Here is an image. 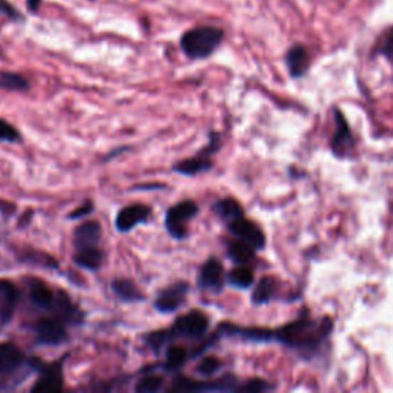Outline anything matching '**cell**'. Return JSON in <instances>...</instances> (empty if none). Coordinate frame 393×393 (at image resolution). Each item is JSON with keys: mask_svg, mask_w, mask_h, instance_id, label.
<instances>
[{"mask_svg": "<svg viewBox=\"0 0 393 393\" xmlns=\"http://www.w3.org/2000/svg\"><path fill=\"white\" fill-rule=\"evenodd\" d=\"M0 14L6 16L8 18H13V21H22L21 13L8 0H0Z\"/></svg>", "mask_w": 393, "mask_h": 393, "instance_id": "obj_34", "label": "cell"}, {"mask_svg": "<svg viewBox=\"0 0 393 393\" xmlns=\"http://www.w3.org/2000/svg\"><path fill=\"white\" fill-rule=\"evenodd\" d=\"M214 212L223 220V222H226L227 225L234 222V220L243 217L244 212H243V208L242 205L238 203L237 200L234 198H222L218 200L217 203L214 205Z\"/></svg>", "mask_w": 393, "mask_h": 393, "instance_id": "obj_22", "label": "cell"}, {"mask_svg": "<svg viewBox=\"0 0 393 393\" xmlns=\"http://www.w3.org/2000/svg\"><path fill=\"white\" fill-rule=\"evenodd\" d=\"M286 63L294 77H301L309 68V54L306 48L301 45L291 48L289 53L286 54Z\"/></svg>", "mask_w": 393, "mask_h": 393, "instance_id": "obj_19", "label": "cell"}, {"mask_svg": "<svg viewBox=\"0 0 393 393\" xmlns=\"http://www.w3.org/2000/svg\"><path fill=\"white\" fill-rule=\"evenodd\" d=\"M0 88L6 91L23 92L31 88V83L22 74L2 71L0 72Z\"/></svg>", "mask_w": 393, "mask_h": 393, "instance_id": "obj_24", "label": "cell"}, {"mask_svg": "<svg viewBox=\"0 0 393 393\" xmlns=\"http://www.w3.org/2000/svg\"><path fill=\"white\" fill-rule=\"evenodd\" d=\"M18 301V289L14 283L0 278V323L6 324L13 318Z\"/></svg>", "mask_w": 393, "mask_h": 393, "instance_id": "obj_13", "label": "cell"}, {"mask_svg": "<svg viewBox=\"0 0 393 393\" xmlns=\"http://www.w3.org/2000/svg\"><path fill=\"white\" fill-rule=\"evenodd\" d=\"M335 120H337V131H335V136L332 139L330 146H332V151L335 156L343 157V156H346L349 149L352 148L353 137H352V132H350V128H349L346 119H344V116L338 109H335Z\"/></svg>", "mask_w": 393, "mask_h": 393, "instance_id": "obj_14", "label": "cell"}, {"mask_svg": "<svg viewBox=\"0 0 393 393\" xmlns=\"http://www.w3.org/2000/svg\"><path fill=\"white\" fill-rule=\"evenodd\" d=\"M102 239V225L95 220H88L75 227L74 231V247L77 249L94 247L100 243Z\"/></svg>", "mask_w": 393, "mask_h": 393, "instance_id": "obj_12", "label": "cell"}, {"mask_svg": "<svg viewBox=\"0 0 393 393\" xmlns=\"http://www.w3.org/2000/svg\"><path fill=\"white\" fill-rule=\"evenodd\" d=\"M272 386L269 382H266L264 379H249L244 384H238L237 392H251V393H260V392H267L271 390Z\"/></svg>", "mask_w": 393, "mask_h": 393, "instance_id": "obj_32", "label": "cell"}, {"mask_svg": "<svg viewBox=\"0 0 393 393\" xmlns=\"http://www.w3.org/2000/svg\"><path fill=\"white\" fill-rule=\"evenodd\" d=\"M220 369H222V361L217 357H203L195 367L197 373L203 377H212Z\"/></svg>", "mask_w": 393, "mask_h": 393, "instance_id": "obj_30", "label": "cell"}, {"mask_svg": "<svg viewBox=\"0 0 393 393\" xmlns=\"http://www.w3.org/2000/svg\"><path fill=\"white\" fill-rule=\"evenodd\" d=\"M227 255L237 264H247L254 260L255 249L249 243L238 238L237 242H232L231 244H229Z\"/></svg>", "mask_w": 393, "mask_h": 393, "instance_id": "obj_23", "label": "cell"}, {"mask_svg": "<svg viewBox=\"0 0 393 393\" xmlns=\"http://www.w3.org/2000/svg\"><path fill=\"white\" fill-rule=\"evenodd\" d=\"M55 316L60 318L63 323H70V324H80L83 313L77 308V306L72 304L70 300V296L66 295L63 291H59V295H55V304L54 308Z\"/></svg>", "mask_w": 393, "mask_h": 393, "instance_id": "obj_17", "label": "cell"}, {"mask_svg": "<svg viewBox=\"0 0 393 393\" xmlns=\"http://www.w3.org/2000/svg\"><path fill=\"white\" fill-rule=\"evenodd\" d=\"M165 188V185H161V183H148L146 185H139L134 188V190H156V189H163Z\"/></svg>", "mask_w": 393, "mask_h": 393, "instance_id": "obj_37", "label": "cell"}, {"mask_svg": "<svg viewBox=\"0 0 393 393\" xmlns=\"http://www.w3.org/2000/svg\"><path fill=\"white\" fill-rule=\"evenodd\" d=\"M197 283L201 289H206L215 294L222 292L225 286V269L222 262L212 257L201 264L197 276Z\"/></svg>", "mask_w": 393, "mask_h": 393, "instance_id": "obj_8", "label": "cell"}, {"mask_svg": "<svg viewBox=\"0 0 393 393\" xmlns=\"http://www.w3.org/2000/svg\"><path fill=\"white\" fill-rule=\"evenodd\" d=\"M111 287L117 298L124 303L145 301V294L139 289V286L136 283L132 280H128V278H117V280L112 281Z\"/></svg>", "mask_w": 393, "mask_h": 393, "instance_id": "obj_18", "label": "cell"}, {"mask_svg": "<svg viewBox=\"0 0 393 393\" xmlns=\"http://www.w3.org/2000/svg\"><path fill=\"white\" fill-rule=\"evenodd\" d=\"M189 358L188 349L181 346H169L166 350V360L163 362V367L166 370H178L185 366Z\"/></svg>", "mask_w": 393, "mask_h": 393, "instance_id": "obj_27", "label": "cell"}, {"mask_svg": "<svg viewBox=\"0 0 393 393\" xmlns=\"http://www.w3.org/2000/svg\"><path fill=\"white\" fill-rule=\"evenodd\" d=\"M227 227H229V231H231V234H234L239 239H243V242L251 244L255 251L257 249H263L266 244V237H264L262 229L258 227L254 222H251V220L244 218V215L234 220V222L227 225Z\"/></svg>", "mask_w": 393, "mask_h": 393, "instance_id": "obj_10", "label": "cell"}, {"mask_svg": "<svg viewBox=\"0 0 393 393\" xmlns=\"http://www.w3.org/2000/svg\"><path fill=\"white\" fill-rule=\"evenodd\" d=\"M381 53L390 57V59H393V31L387 36L384 45H382V48H381Z\"/></svg>", "mask_w": 393, "mask_h": 393, "instance_id": "obj_36", "label": "cell"}, {"mask_svg": "<svg viewBox=\"0 0 393 393\" xmlns=\"http://www.w3.org/2000/svg\"><path fill=\"white\" fill-rule=\"evenodd\" d=\"M94 210V203L92 201H85V203L82 206H79L77 209L74 210V212H71L68 215L70 220H79V218H83L86 215H90Z\"/></svg>", "mask_w": 393, "mask_h": 393, "instance_id": "obj_35", "label": "cell"}, {"mask_svg": "<svg viewBox=\"0 0 393 393\" xmlns=\"http://www.w3.org/2000/svg\"><path fill=\"white\" fill-rule=\"evenodd\" d=\"M209 316L201 311H190L165 329L168 341L174 338H201L209 329Z\"/></svg>", "mask_w": 393, "mask_h": 393, "instance_id": "obj_4", "label": "cell"}, {"mask_svg": "<svg viewBox=\"0 0 393 393\" xmlns=\"http://www.w3.org/2000/svg\"><path fill=\"white\" fill-rule=\"evenodd\" d=\"M212 166H214V163H212V160H210V157L198 152L195 157L185 158V160L176 163V165L172 166V171L177 172V174H180V176L194 177V176L201 174V172L212 169Z\"/></svg>", "mask_w": 393, "mask_h": 393, "instance_id": "obj_16", "label": "cell"}, {"mask_svg": "<svg viewBox=\"0 0 393 393\" xmlns=\"http://www.w3.org/2000/svg\"><path fill=\"white\" fill-rule=\"evenodd\" d=\"M189 289L190 287L186 281H177L172 286H168L166 289L160 291L154 301L156 311L161 313H172L178 311V308H181L186 301Z\"/></svg>", "mask_w": 393, "mask_h": 393, "instance_id": "obj_7", "label": "cell"}, {"mask_svg": "<svg viewBox=\"0 0 393 393\" xmlns=\"http://www.w3.org/2000/svg\"><path fill=\"white\" fill-rule=\"evenodd\" d=\"M0 141L17 143L21 141V132H18L11 123L0 119Z\"/></svg>", "mask_w": 393, "mask_h": 393, "instance_id": "obj_31", "label": "cell"}, {"mask_svg": "<svg viewBox=\"0 0 393 393\" xmlns=\"http://www.w3.org/2000/svg\"><path fill=\"white\" fill-rule=\"evenodd\" d=\"M28 296L39 309H53L55 304V292L39 278H31L28 281Z\"/></svg>", "mask_w": 393, "mask_h": 393, "instance_id": "obj_15", "label": "cell"}, {"mask_svg": "<svg viewBox=\"0 0 393 393\" xmlns=\"http://www.w3.org/2000/svg\"><path fill=\"white\" fill-rule=\"evenodd\" d=\"M21 262L30 263V264H39V266L48 267V269H57V267H59V263H57L53 257L42 252H36V251H26L25 254H22Z\"/></svg>", "mask_w": 393, "mask_h": 393, "instance_id": "obj_28", "label": "cell"}, {"mask_svg": "<svg viewBox=\"0 0 393 393\" xmlns=\"http://www.w3.org/2000/svg\"><path fill=\"white\" fill-rule=\"evenodd\" d=\"M30 364L21 348L13 343H0V379H9L18 375Z\"/></svg>", "mask_w": 393, "mask_h": 393, "instance_id": "obj_6", "label": "cell"}, {"mask_svg": "<svg viewBox=\"0 0 393 393\" xmlns=\"http://www.w3.org/2000/svg\"><path fill=\"white\" fill-rule=\"evenodd\" d=\"M41 4H42V0H26V6L31 13H36L37 9H39Z\"/></svg>", "mask_w": 393, "mask_h": 393, "instance_id": "obj_38", "label": "cell"}, {"mask_svg": "<svg viewBox=\"0 0 393 393\" xmlns=\"http://www.w3.org/2000/svg\"><path fill=\"white\" fill-rule=\"evenodd\" d=\"M37 343L42 346H60L68 340L65 323L57 316H43L34 325Z\"/></svg>", "mask_w": 393, "mask_h": 393, "instance_id": "obj_5", "label": "cell"}, {"mask_svg": "<svg viewBox=\"0 0 393 393\" xmlns=\"http://www.w3.org/2000/svg\"><path fill=\"white\" fill-rule=\"evenodd\" d=\"M163 386H165V379H163V377L148 375V377H143L140 381H137V384H136V387H134V390H136L137 393H157L163 389Z\"/></svg>", "mask_w": 393, "mask_h": 393, "instance_id": "obj_29", "label": "cell"}, {"mask_svg": "<svg viewBox=\"0 0 393 393\" xmlns=\"http://www.w3.org/2000/svg\"><path fill=\"white\" fill-rule=\"evenodd\" d=\"M332 329L333 323L328 316L321 321H316L311 318L308 311H304V316L274 330V340L303 355H312L315 350H318L324 340H328Z\"/></svg>", "mask_w": 393, "mask_h": 393, "instance_id": "obj_1", "label": "cell"}, {"mask_svg": "<svg viewBox=\"0 0 393 393\" xmlns=\"http://www.w3.org/2000/svg\"><path fill=\"white\" fill-rule=\"evenodd\" d=\"M198 205L193 200L178 201L171 206L165 217V226L169 235L176 239H183L189 235L188 223L198 214Z\"/></svg>", "mask_w": 393, "mask_h": 393, "instance_id": "obj_3", "label": "cell"}, {"mask_svg": "<svg viewBox=\"0 0 393 393\" xmlns=\"http://www.w3.org/2000/svg\"><path fill=\"white\" fill-rule=\"evenodd\" d=\"M169 392L190 393V392H214V381H195L188 377H177L169 387Z\"/></svg>", "mask_w": 393, "mask_h": 393, "instance_id": "obj_21", "label": "cell"}, {"mask_svg": "<svg viewBox=\"0 0 393 393\" xmlns=\"http://www.w3.org/2000/svg\"><path fill=\"white\" fill-rule=\"evenodd\" d=\"M151 217V208L146 205L124 206L116 217V227L119 232H129L139 225H145Z\"/></svg>", "mask_w": 393, "mask_h": 393, "instance_id": "obj_11", "label": "cell"}, {"mask_svg": "<svg viewBox=\"0 0 393 393\" xmlns=\"http://www.w3.org/2000/svg\"><path fill=\"white\" fill-rule=\"evenodd\" d=\"M218 149H220V134L218 132H210L209 143L200 152H201V154L210 157L212 154H215Z\"/></svg>", "mask_w": 393, "mask_h": 393, "instance_id": "obj_33", "label": "cell"}, {"mask_svg": "<svg viewBox=\"0 0 393 393\" xmlns=\"http://www.w3.org/2000/svg\"><path fill=\"white\" fill-rule=\"evenodd\" d=\"M68 355L60 361H55L53 364H43L39 379L36 381V384L31 387V392H60L63 390V361Z\"/></svg>", "mask_w": 393, "mask_h": 393, "instance_id": "obj_9", "label": "cell"}, {"mask_svg": "<svg viewBox=\"0 0 393 393\" xmlns=\"http://www.w3.org/2000/svg\"><path fill=\"white\" fill-rule=\"evenodd\" d=\"M74 263L82 267V269H88L92 272L99 271L103 263V251L97 246L77 249L74 254Z\"/></svg>", "mask_w": 393, "mask_h": 393, "instance_id": "obj_20", "label": "cell"}, {"mask_svg": "<svg viewBox=\"0 0 393 393\" xmlns=\"http://www.w3.org/2000/svg\"><path fill=\"white\" fill-rule=\"evenodd\" d=\"M254 272L246 264H239L227 275V283L237 287V289H247L254 284Z\"/></svg>", "mask_w": 393, "mask_h": 393, "instance_id": "obj_25", "label": "cell"}, {"mask_svg": "<svg viewBox=\"0 0 393 393\" xmlns=\"http://www.w3.org/2000/svg\"><path fill=\"white\" fill-rule=\"evenodd\" d=\"M225 33L215 26H198L181 36L180 46L193 60L208 59L223 42Z\"/></svg>", "mask_w": 393, "mask_h": 393, "instance_id": "obj_2", "label": "cell"}, {"mask_svg": "<svg viewBox=\"0 0 393 393\" xmlns=\"http://www.w3.org/2000/svg\"><path fill=\"white\" fill-rule=\"evenodd\" d=\"M275 291H276V283L274 278L263 276L252 294V303L254 304H266L267 301H271Z\"/></svg>", "mask_w": 393, "mask_h": 393, "instance_id": "obj_26", "label": "cell"}]
</instances>
